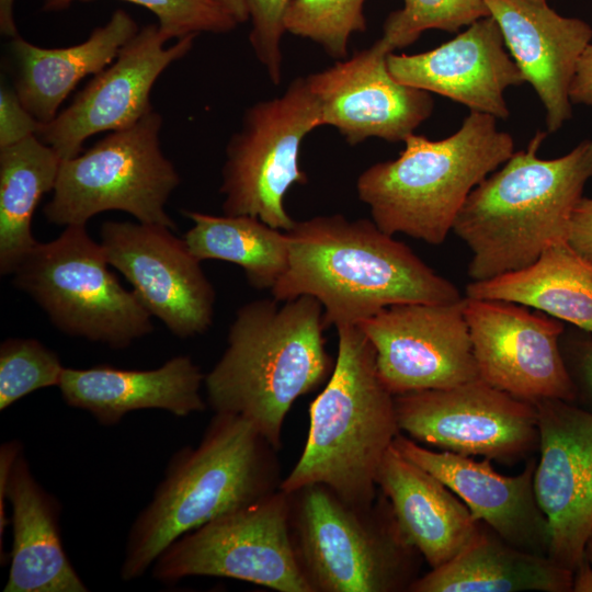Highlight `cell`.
<instances>
[{"mask_svg":"<svg viewBox=\"0 0 592 592\" xmlns=\"http://www.w3.org/2000/svg\"><path fill=\"white\" fill-rule=\"evenodd\" d=\"M568 243L592 262V198L582 197L577 204L570 221Z\"/></svg>","mask_w":592,"mask_h":592,"instance_id":"cell-36","label":"cell"},{"mask_svg":"<svg viewBox=\"0 0 592 592\" xmlns=\"http://www.w3.org/2000/svg\"><path fill=\"white\" fill-rule=\"evenodd\" d=\"M291 0H247L251 31L249 42L274 86L282 81L281 41Z\"/></svg>","mask_w":592,"mask_h":592,"instance_id":"cell-34","label":"cell"},{"mask_svg":"<svg viewBox=\"0 0 592 592\" xmlns=\"http://www.w3.org/2000/svg\"><path fill=\"white\" fill-rule=\"evenodd\" d=\"M195 37L166 47L169 38L158 24L143 27L66 110L41 124L36 136L66 160L81 153L90 136L134 125L153 109L149 95L156 80L191 50Z\"/></svg>","mask_w":592,"mask_h":592,"instance_id":"cell-16","label":"cell"},{"mask_svg":"<svg viewBox=\"0 0 592 592\" xmlns=\"http://www.w3.org/2000/svg\"><path fill=\"white\" fill-rule=\"evenodd\" d=\"M398 428L440 451L513 464L538 448L535 403L481 378L395 396Z\"/></svg>","mask_w":592,"mask_h":592,"instance_id":"cell-12","label":"cell"},{"mask_svg":"<svg viewBox=\"0 0 592 592\" xmlns=\"http://www.w3.org/2000/svg\"><path fill=\"white\" fill-rule=\"evenodd\" d=\"M392 445L406 458L441 480L465 503L477 522L522 550L548 556L549 524L534 489L536 459H528L519 475L506 476L498 473L488 458L476 460L470 456L425 448L400 433Z\"/></svg>","mask_w":592,"mask_h":592,"instance_id":"cell-20","label":"cell"},{"mask_svg":"<svg viewBox=\"0 0 592 592\" xmlns=\"http://www.w3.org/2000/svg\"><path fill=\"white\" fill-rule=\"evenodd\" d=\"M330 378L309 408L304 451L280 489L325 485L346 503L368 508L378 497L379 464L399 434L395 396L379 377L376 352L357 326H340Z\"/></svg>","mask_w":592,"mask_h":592,"instance_id":"cell-5","label":"cell"},{"mask_svg":"<svg viewBox=\"0 0 592 592\" xmlns=\"http://www.w3.org/2000/svg\"><path fill=\"white\" fill-rule=\"evenodd\" d=\"M483 1L509 54L546 110L548 132L560 129L572 116L569 89L579 58L591 43L592 27L558 14L547 2Z\"/></svg>","mask_w":592,"mask_h":592,"instance_id":"cell-21","label":"cell"},{"mask_svg":"<svg viewBox=\"0 0 592 592\" xmlns=\"http://www.w3.org/2000/svg\"><path fill=\"white\" fill-rule=\"evenodd\" d=\"M75 1L45 0L44 10L58 11ZM147 8L158 19L160 31L171 38L200 33L223 34L236 29V21L213 0H125Z\"/></svg>","mask_w":592,"mask_h":592,"instance_id":"cell-33","label":"cell"},{"mask_svg":"<svg viewBox=\"0 0 592 592\" xmlns=\"http://www.w3.org/2000/svg\"><path fill=\"white\" fill-rule=\"evenodd\" d=\"M464 307L465 297L398 304L357 325L373 344L379 377L394 396L479 378Z\"/></svg>","mask_w":592,"mask_h":592,"instance_id":"cell-14","label":"cell"},{"mask_svg":"<svg viewBox=\"0 0 592 592\" xmlns=\"http://www.w3.org/2000/svg\"><path fill=\"white\" fill-rule=\"evenodd\" d=\"M110 266L86 225H71L56 239L37 242L11 275L13 285L58 330L123 350L151 333L153 326L151 315Z\"/></svg>","mask_w":592,"mask_h":592,"instance_id":"cell-8","label":"cell"},{"mask_svg":"<svg viewBox=\"0 0 592 592\" xmlns=\"http://www.w3.org/2000/svg\"><path fill=\"white\" fill-rule=\"evenodd\" d=\"M221 9H224L237 24L244 23L249 20L247 0H213Z\"/></svg>","mask_w":592,"mask_h":592,"instance_id":"cell-42","label":"cell"},{"mask_svg":"<svg viewBox=\"0 0 592 592\" xmlns=\"http://www.w3.org/2000/svg\"><path fill=\"white\" fill-rule=\"evenodd\" d=\"M403 143L398 158L357 177L356 193L384 232L433 246L444 242L470 192L514 152L497 118L474 111L447 138L411 134Z\"/></svg>","mask_w":592,"mask_h":592,"instance_id":"cell-6","label":"cell"},{"mask_svg":"<svg viewBox=\"0 0 592 592\" xmlns=\"http://www.w3.org/2000/svg\"><path fill=\"white\" fill-rule=\"evenodd\" d=\"M320 126V105L306 77L292 80L281 95L248 107L225 150L219 187L223 214L252 216L291 230L296 220L284 198L291 186L308 182L299 167V149Z\"/></svg>","mask_w":592,"mask_h":592,"instance_id":"cell-10","label":"cell"},{"mask_svg":"<svg viewBox=\"0 0 592 592\" xmlns=\"http://www.w3.org/2000/svg\"><path fill=\"white\" fill-rule=\"evenodd\" d=\"M573 572L547 555L522 550L481 523L446 563L420 576L411 592H572Z\"/></svg>","mask_w":592,"mask_h":592,"instance_id":"cell-26","label":"cell"},{"mask_svg":"<svg viewBox=\"0 0 592 592\" xmlns=\"http://www.w3.org/2000/svg\"><path fill=\"white\" fill-rule=\"evenodd\" d=\"M576 387L581 386L592 401V340L579 341L573 348Z\"/></svg>","mask_w":592,"mask_h":592,"instance_id":"cell-39","label":"cell"},{"mask_svg":"<svg viewBox=\"0 0 592 592\" xmlns=\"http://www.w3.org/2000/svg\"><path fill=\"white\" fill-rule=\"evenodd\" d=\"M325 330L322 306L310 296L240 306L226 350L205 375L207 405L241 417L278 449L293 403L332 372Z\"/></svg>","mask_w":592,"mask_h":592,"instance_id":"cell-2","label":"cell"},{"mask_svg":"<svg viewBox=\"0 0 592 592\" xmlns=\"http://www.w3.org/2000/svg\"><path fill=\"white\" fill-rule=\"evenodd\" d=\"M65 367L58 355L32 338H9L0 344V410L35 390L57 386Z\"/></svg>","mask_w":592,"mask_h":592,"instance_id":"cell-32","label":"cell"},{"mask_svg":"<svg viewBox=\"0 0 592 592\" xmlns=\"http://www.w3.org/2000/svg\"><path fill=\"white\" fill-rule=\"evenodd\" d=\"M466 297L533 307L592 332V262L568 242L550 246L522 270L469 283Z\"/></svg>","mask_w":592,"mask_h":592,"instance_id":"cell-27","label":"cell"},{"mask_svg":"<svg viewBox=\"0 0 592 592\" xmlns=\"http://www.w3.org/2000/svg\"><path fill=\"white\" fill-rule=\"evenodd\" d=\"M376 485L402 535L431 569L453 559L479 527L454 492L394 445L379 464Z\"/></svg>","mask_w":592,"mask_h":592,"instance_id":"cell-23","label":"cell"},{"mask_svg":"<svg viewBox=\"0 0 592 592\" xmlns=\"http://www.w3.org/2000/svg\"><path fill=\"white\" fill-rule=\"evenodd\" d=\"M390 53L379 38L306 77L320 105L321 125L334 127L351 146L372 137L403 141L432 114L430 92L392 77L387 66Z\"/></svg>","mask_w":592,"mask_h":592,"instance_id":"cell-18","label":"cell"},{"mask_svg":"<svg viewBox=\"0 0 592 592\" xmlns=\"http://www.w3.org/2000/svg\"><path fill=\"white\" fill-rule=\"evenodd\" d=\"M572 592H592V563L585 557L573 571Z\"/></svg>","mask_w":592,"mask_h":592,"instance_id":"cell-40","label":"cell"},{"mask_svg":"<svg viewBox=\"0 0 592 592\" xmlns=\"http://www.w3.org/2000/svg\"><path fill=\"white\" fill-rule=\"evenodd\" d=\"M23 447L16 440L5 442L0 447V548L2 550V538L7 526L9 525V519L5 514V501L8 481L12 467L16 457L22 452Z\"/></svg>","mask_w":592,"mask_h":592,"instance_id":"cell-38","label":"cell"},{"mask_svg":"<svg viewBox=\"0 0 592 592\" xmlns=\"http://www.w3.org/2000/svg\"><path fill=\"white\" fill-rule=\"evenodd\" d=\"M291 499L293 543L312 592L409 591L420 577L422 556L382 493L373 505L358 508L314 483Z\"/></svg>","mask_w":592,"mask_h":592,"instance_id":"cell-7","label":"cell"},{"mask_svg":"<svg viewBox=\"0 0 592 592\" xmlns=\"http://www.w3.org/2000/svg\"><path fill=\"white\" fill-rule=\"evenodd\" d=\"M12 509V548L4 592H86L59 532L58 501L35 479L22 452L7 488Z\"/></svg>","mask_w":592,"mask_h":592,"instance_id":"cell-24","label":"cell"},{"mask_svg":"<svg viewBox=\"0 0 592 592\" xmlns=\"http://www.w3.org/2000/svg\"><path fill=\"white\" fill-rule=\"evenodd\" d=\"M387 66L403 84L437 93L497 119L510 115L505 89L525 82L491 15L477 20L431 50L412 55L390 53Z\"/></svg>","mask_w":592,"mask_h":592,"instance_id":"cell-19","label":"cell"},{"mask_svg":"<svg viewBox=\"0 0 592 592\" xmlns=\"http://www.w3.org/2000/svg\"><path fill=\"white\" fill-rule=\"evenodd\" d=\"M490 12L483 0H403L385 20L380 39L394 52L414 43L428 30L457 32Z\"/></svg>","mask_w":592,"mask_h":592,"instance_id":"cell-31","label":"cell"},{"mask_svg":"<svg viewBox=\"0 0 592 592\" xmlns=\"http://www.w3.org/2000/svg\"><path fill=\"white\" fill-rule=\"evenodd\" d=\"M138 31L133 18L119 9L105 25L73 46L44 48L19 35L13 37L10 50L15 66L14 90L22 104L39 123H49L80 80L110 66Z\"/></svg>","mask_w":592,"mask_h":592,"instance_id":"cell-25","label":"cell"},{"mask_svg":"<svg viewBox=\"0 0 592 592\" xmlns=\"http://www.w3.org/2000/svg\"><path fill=\"white\" fill-rule=\"evenodd\" d=\"M193 226L185 232L192 254L201 262L218 260L240 266L249 285L271 291L286 273L289 242L286 231L247 215L221 216L184 210Z\"/></svg>","mask_w":592,"mask_h":592,"instance_id":"cell-29","label":"cell"},{"mask_svg":"<svg viewBox=\"0 0 592 592\" xmlns=\"http://www.w3.org/2000/svg\"><path fill=\"white\" fill-rule=\"evenodd\" d=\"M275 449L239 415L217 413L197 446L173 455L127 536L121 578L152 567L178 538L280 489Z\"/></svg>","mask_w":592,"mask_h":592,"instance_id":"cell-4","label":"cell"},{"mask_svg":"<svg viewBox=\"0 0 592 592\" xmlns=\"http://www.w3.org/2000/svg\"><path fill=\"white\" fill-rule=\"evenodd\" d=\"M39 123L22 104L15 90H0V148L15 145L37 134Z\"/></svg>","mask_w":592,"mask_h":592,"instance_id":"cell-35","label":"cell"},{"mask_svg":"<svg viewBox=\"0 0 592 592\" xmlns=\"http://www.w3.org/2000/svg\"><path fill=\"white\" fill-rule=\"evenodd\" d=\"M365 0H291L285 32L318 44L337 60L348 58L354 33L366 31Z\"/></svg>","mask_w":592,"mask_h":592,"instance_id":"cell-30","label":"cell"},{"mask_svg":"<svg viewBox=\"0 0 592 592\" xmlns=\"http://www.w3.org/2000/svg\"><path fill=\"white\" fill-rule=\"evenodd\" d=\"M204 379L189 355H178L145 371L111 365L65 367L58 388L68 406L113 425L135 410L160 409L177 417L202 412L207 405L201 392Z\"/></svg>","mask_w":592,"mask_h":592,"instance_id":"cell-22","label":"cell"},{"mask_svg":"<svg viewBox=\"0 0 592 592\" xmlns=\"http://www.w3.org/2000/svg\"><path fill=\"white\" fill-rule=\"evenodd\" d=\"M161 125L152 109L134 125L61 160L52 200L44 206L46 219L64 227L87 225L100 213L122 210L139 223L175 230L166 204L181 179L160 148Z\"/></svg>","mask_w":592,"mask_h":592,"instance_id":"cell-9","label":"cell"},{"mask_svg":"<svg viewBox=\"0 0 592 592\" xmlns=\"http://www.w3.org/2000/svg\"><path fill=\"white\" fill-rule=\"evenodd\" d=\"M61 158L36 135L0 148V273L11 275L38 242L34 212L54 191Z\"/></svg>","mask_w":592,"mask_h":592,"instance_id":"cell-28","label":"cell"},{"mask_svg":"<svg viewBox=\"0 0 592 592\" xmlns=\"http://www.w3.org/2000/svg\"><path fill=\"white\" fill-rule=\"evenodd\" d=\"M584 557L592 563V530L585 544Z\"/></svg>","mask_w":592,"mask_h":592,"instance_id":"cell-43","label":"cell"},{"mask_svg":"<svg viewBox=\"0 0 592 592\" xmlns=\"http://www.w3.org/2000/svg\"><path fill=\"white\" fill-rule=\"evenodd\" d=\"M479 378L515 398L573 402L578 390L561 355L563 325L525 306L465 296Z\"/></svg>","mask_w":592,"mask_h":592,"instance_id":"cell-15","label":"cell"},{"mask_svg":"<svg viewBox=\"0 0 592 592\" xmlns=\"http://www.w3.org/2000/svg\"><path fill=\"white\" fill-rule=\"evenodd\" d=\"M535 407L539 458L534 489L549 524L548 556L573 572L592 530V411L556 399Z\"/></svg>","mask_w":592,"mask_h":592,"instance_id":"cell-17","label":"cell"},{"mask_svg":"<svg viewBox=\"0 0 592 592\" xmlns=\"http://www.w3.org/2000/svg\"><path fill=\"white\" fill-rule=\"evenodd\" d=\"M531 1H534V2H546V0H531Z\"/></svg>","mask_w":592,"mask_h":592,"instance_id":"cell-44","label":"cell"},{"mask_svg":"<svg viewBox=\"0 0 592 592\" xmlns=\"http://www.w3.org/2000/svg\"><path fill=\"white\" fill-rule=\"evenodd\" d=\"M14 0H0V30L11 38L18 36L13 14Z\"/></svg>","mask_w":592,"mask_h":592,"instance_id":"cell-41","label":"cell"},{"mask_svg":"<svg viewBox=\"0 0 592 592\" xmlns=\"http://www.w3.org/2000/svg\"><path fill=\"white\" fill-rule=\"evenodd\" d=\"M569 99L572 104L592 105V44L583 50L572 78Z\"/></svg>","mask_w":592,"mask_h":592,"instance_id":"cell-37","label":"cell"},{"mask_svg":"<svg viewBox=\"0 0 592 592\" xmlns=\"http://www.w3.org/2000/svg\"><path fill=\"white\" fill-rule=\"evenodd\" d=\"M291 493L276 491L223 514L173 542L153 562L155 580L220 577L278 592H312L291 528Z\"/></svg>","mask_w":592,"mask_h":592,"instance_id":"cell-11","label":"cell"},{"mask_svg":"<svg viewBox=\"0 0 592 592\" xmlns=\"http://www.w3.org/2000/svg\"><path fill=\"white\" fill-rule=\"evenodd\" d=\"M545 137L537 132L463 204L452 231L471 251L473 282L522 270L550 246L568 242L573 210L592 179V140L547 160L537 153Z\"/></svg>","mask_w":592,"mask_h":592,"instance_id":"cell-3","label":"cell"},{"mask_svg":"<svg viewBox=\"0 0 592 592\" xmlns=\"http://www.w3.org/2000/svg\"><path fill=\"white\" fill-rule=\"evenodd\" d=\"M286 232L289 264L271 295L280 301L316 298L326 329L358 325L398 304L464 298L455 285L372 219L319 215L296 220Z\"/></svg>","mask_w":592,"mask_h":592,"instance_id":"cell-1","label":"cell"},{"mask_svg":"<svg viewBox=\"0 0 592 592\" xmlns=\"http://www.w3.org/2000/svg\"><path fill=\"white\" fill-rule=\"evenodd\" d=\"M100 244L109 264L132 285L151 317L178 338L205 333L213 323L216 293L172 229L153 224L107 220Z\"/></svg>","mask_w":592,"mask_h":592,"instance_id":"cell-13","label":"cell"}]
</instances>
